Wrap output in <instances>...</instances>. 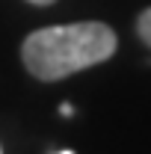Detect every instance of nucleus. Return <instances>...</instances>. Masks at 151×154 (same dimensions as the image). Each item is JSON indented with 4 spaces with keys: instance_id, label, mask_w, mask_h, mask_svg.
<instances>
[{
    "instance_id": "4",
    "label": "nucleus",
    "mask_w": 151,
    "mask_h": 154,
    "mask_svg": "<svg viewBox=\"0 0 151 154\" xmlns=\"http://www.w3.org/2000/svg\"><path fill=\"white\" fill-rule=\"evenodd\" d=\"M59 154H74V151H59Z\"/></svg>"
},
{
    "instance_id": "1",
    "label": "nucleus",
    "mask_w": 151,
    "mask_h": 154,
    "mask_svg": "<svg viewBox=\"0 0 151 154\" xmlns=\"http://www.w3.org/2000/svg\"><path fill=\"white\" fill-rule=\"evenodd\" d=\"M116 45L119 38L107 24L77 21L30 33L21 45V59L36 80L54 83L110 59L116 54Z\"/></svg>"
},
{
    "instance_id": "2",
    "label": "nucleus",
    "mask_w": 151,
    "mask_h": 154,
    "mask_svg": "<svg viewBox=\"0 0 151 154\" xmlns=\"http://www.w3.org/2000/svg\"><path fill=\"white\" fill-rule=\"evenodd\" d=\"M136 30H139V38H142V42L151 48V9H145V12L139 15V21H136Z\"/></svg>"
},
{
    "instance_id": "3",
    "label": "nucleus",
    "mask_w": 151,
    "mask_h": 154,
    "mask_svg": "<svg viewBox=\"0 0 151 154\" xmlns=\"http://www.w3.org/2000/svg\"><path fill=\"white\" fill-rule=\"evenodd\" d=\"M27 3H33V6H51V3H57V0H27Z\"/></svg>"
}]
</instances>
